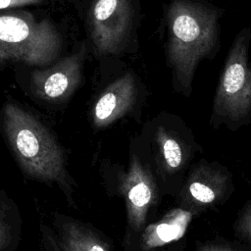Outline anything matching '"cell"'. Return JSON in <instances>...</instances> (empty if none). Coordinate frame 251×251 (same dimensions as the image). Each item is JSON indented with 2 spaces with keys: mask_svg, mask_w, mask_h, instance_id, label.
<instances>
[{
  "mask_svg": "<svg viewBox=\"0 0 251 251\" xmlns=\"http://www.w3.org/2000/svg\"><path fill=\"white\" fill-rule=\"evenodd\" d=\"M4 131L23 174L35 181L56 186L68 205L77 209L75 199L77 184L67 169L65 151L54 135L33 116L19 106L3 108Z\"/></svg>",
  "mask_w": 251,
  "mask_h": 251,
  "instance_id": "obj_1",
  "label": "cell"
},
{
  "mask_svg": "<svg viewBox=\"0 0 251 251\" xmlns=\"http://www.w3.org/2000/svg\"><path fill=\"white\" fill-rule=\"evenodd\" d=\"M218 18L216 9L188 0H176L169 8V60L186 95L198 63L216 47Z\"/></svg>",
  "mask_w": 251,
  "mask_h": 251,
  "instance_id": "obj_2",
  "label": "cell"
},
{
  "mask_svg": "<svg viewBox=\"0 0 251 251\" xmlns=\"http://www.w3.org/2000/svg\"><path fill=\"white\" fill-rule=\"evenodd\" d=\"M104 185L110 196L124 199L126 230L122 246L124 251H136L139 236L152 223L163 196L154 168L132 153L127 170L118 172L115 180Z\"/></svg>",
  "mask_w": 251,
  "mask_h": 251,
  "instance_id": "obj_3",
  "label": "cell"
},
{
  "mask_svg": "<svg viewBox=\"0 0 251 251\" xmlns=\"http://www.w3.org/2000/svg\"><path fill=\"white\" fill-rule=\"evenodd\" d=\"M61 36L49 20L35 22L28 13L0 17V61L46 66L57 59Z\"/></svg>",
  "mask_w": 251,
  "mask_h": 251,
  "instance_id": "obj_4",
  "label": "cell"
},
{
  "mask_svg": "<svg viewBox=\"0 0 251 251\" xmlns=\"http://www.w3.org/2000/svg\"><path fill=\"white\" fill-rule=\"evenodd\" d=\"M250 29L234 39L227 55L214 100L213 114L219 122L240 126L251 116V68L248 62Z\"/></svg>",
  "mask_w": 251,
  "mask_h": 251,
  "instance_id": "obj_5",
  "label": "cell"
},
{
  "mask_svg": "<svg viewBox=\"0 0 251 251\" xmlns=\"http://www.w3.org/2000/svg\"><path fill=\"white\" fill-rule=\"evenodd\" d=\"M231 189V176L227 170L201 160L185 176L176 199L177 207L197 215L224 203Z\"/></svg>",
  "mask_w": 251,
  "mask_h": 251,
  "instance_id": "obj_6",
  "label": "cell"
},
{
  "mask_svg": "<svg viewBox=\"0 0 251 251\" xmlns=\"http://www.w3.org/2000/svg\"><path fill=\"white\" fill-rule=\"evenodd\" d=\"M129 0H96L89 16L90 31L100 54L117 53L131 26Z\"/></svg>",
  "mask_w": 251,
  "mask_h": 251,
  "instance_id": "obj_7",
  "label": "cell"
},
{
  "mask_svg": "<svg viewBox=\"0 0 251 251\" xmlns=\"http://www.w3.org/2000/svg\"><path fill=\"white\" fill-rule=\"evenodd\" d=\"M155 167L163 195L176 197L184 181V172L191 157V151L176 136L163 126L155 133Z\"/></svg>",
  "mask_w": 251,
  "mask_h": 251,
  "instance_id": "obj_8",
  "label": "cell"
},
{
  "mask_svg": "<svg viewBox=\"0 0 251 251\" xmlns=\"http://www.w3.org/2000/svg\"><path fill=\"white\" fill-rule=\"evenodd\" d=\"M82 57V52H77L47 70L33 72L30 81L33 92L50 101L68 98L79 84Z\"/></svg>",
  "mask_w": 251,
  "mask_h": 251,
  "instance_id": "obj_9",
  "label": "cell"
},
{
  "mask_svg": "<svg viewBox=\"0 0 251 251\" xmlns=\"http://www.w3.org/2000/svg\"><path fill=\"white\" fill-rule=\"evenodd\" d=\"M50 223L63 251H114L107 238L88 223L58 211L52 212Z\"/></svg>",
  "mask_w": 251,
  "mask_h": 251,
  "instance_id": "obj_10",
  "label": "cell"
},
{
  "mask_svg": "<svg viewBox=\"0 0 251 251\" xmlns=\"http://www.w3.org/2000/svg\"><path fill=\"white\" fill-rule=\"evenodd\" d=\"M136 84L131 74H126L108 85L93 108V124L104 127L124 116L133 105Z\"/></svg>",
  "mask_w": 251,
  "mask_h": 251,
  "instance_id": "obj_11",
  "label": "cell"
},
{
  "mask_svg": "<svg viewBox=\"0 0 251 251\" xmlns=\"http://www.w3.org/2000/svg\"><path fill=\"white\" fill-rule=\"evenodd\" d=\"M195 216L193 212L180 207L170 210L145 227L139 236L136 251H157L168 243L178 241L187 231Z\"/></svg>",
  "mask_w": 251,
  "mask_h": 251,
  "instance_id": "obj_12",
  "label": "cell"
},
{
  "mask_svg": "<svg viewBox=\"0 0 251 251\" xmlns=\"http://www.w3.org/2000/svg\"><path fill=\"white\" fill-rule=\"evenodd\" d=\"M22 218L15 201L0 191V251H16L22 237Z\"/></svg>",
  "mask_w": 251,
  "mask_h": 251,
  "instance_id": "obj_13",
  "label": "cell"
},
{
  "mask_svg": "<svg viewBox=\"0 0 251 251\" xmlns=\"http://www.w3.org/2000/svg\"><path fill=\"white\" fill-rule=\"evenodd\" d=\"M234 229L238 236L251 242V201L247 202L239 212Z\"/></svg>",
  "mask_w": 251,
  "mask_h": 251,
  "instance_id": "obj_14",
  "label": "cell"
},
{
  "mask_svg": "<svg viewBox=\"0 0 251 251\" xmlns=\"http://www.w3.org/2000/svg\"><path fill=\"white\" fill-rule=\"evenodd\" d=\"M39 232L42 251H63L58 243L53 229L49 225L41 223L39 226Z\"/></svg>",
  "mask_w": 251,
  "mask_h": 251,
  "instance_id": "obj_15",
  "label": "cell"
},
{
  "mask_svg": "<svg viewBox=\"0 0 251 251\" xmlns=\"http://www.w3.org/2000/svg\"><path fill=\"white\" fill-rule=\"evenodd\" d=\"M41 2L42 0H0V8L4 10V9L17 7V6L39 4Z\"/></svg>",
  "mask_w": 251,
  "mask_h": 251,
  "instance_id": "obj_16",
  "label": "cell"
},
{
  "mask_svg": "<svg viewBox=\"0 0 251 251\" xmlns=\"http://www.w3.org/2000/svg\"><path fill=\"white\" fill-rule=\"evenodd\" d=\"M151 251H155V250H151ZM162 251H182V248L180 246H171Z\"/></svg>",
  "mask_w": 251,
  "mask_h": 251,
  "instance_id": "obj_17",
  "label": "cell"
},
{
  "mask_svg": "<svg viewBox=\"0 0 251 251\" xmlns=\"http://www.w3.org/2000/svg\"><path fill=\"white\" fill-rule=\"evenodd\" d=\"M241 251H245V250H243V249H241Z\"/></svg>",
  "mask_w": 251,
  "mask_h": 251,
  "instance_id": "obj_18",
  "label": "cell"
}]
</instances>
